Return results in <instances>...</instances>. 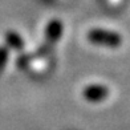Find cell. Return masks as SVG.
<instances>
[{"mask_svg": "<svg viewBox=\"0 0 130 130\" xmlns=\"http://www.w3.org/2000/svg\"><path fill=\"white\" fill-rule=\"evenodd\" d=\"M88 40L96 45H102L108 48H117L122 44V39L118 33L106 29H92L88 33Z\"/></svg>", "mask_w": 130, "mask_h": 130, "instance_id": "1", "label": "cell"}, {"mask_svg": "<svg viewBox=\"0 0 130 130\" xmlns=\"http://www.w3.org/2000/svg\"><path fill=\"white\" fill-rule=\"evenodd\" d=\"M84 98L89 102H100L105 100L109 94V89L104 85H89L86 86L84 92Z\"/></svg>", "mask_w": 130, "mask_h": 130, "instance_id": "2", "label": "cell"}, {"mask_svg": "<svg viewBox=\"0 0 130 130\" xmlns=\"http://www.w3.org/2000/svg\"><path fill=\"white\" fill-rule=\"evenodd\" d=\"M62 35V24L58 20H52L45 28V39L46 44H55Z\"/></svg>", "mask_w": 130, "mask_h": 130, "instance_id": "3", "label": "cell"}, {"mask_svg": "<svg viewBox=\"0 0 130 130\" xmlns=\"http://www.w3.org/2000/svg\"><path fill=\"white\" fill-rule=\"evenodd\" d=\"M5 41H7V44L13 49H21L23 46H24V41H23L21 36L19 33L13 32V31H9V32L5 33Z\"/></svg>", "mask_w": 130, "mask_h": 130, "instance_id": "4", "label": "cell"}, {"mask_svg": "<svg viewBox=\"0 0 130 130\" xmlns=\"http://www.w3.org/2000/svg\"><path fill=\"white\" fill-rule=\"evenodd\" d=\"M7 58H8V49L2 46L0 48V70L4 68L5 62H7Z\"/></svg>", "mask_w": 130, "mask_h": 130, "instance_id": "5", "label": "cell"}, {"mask_svg": "<svg viewBox=\"0 0 130 130\" xmlns=\"http://www.w3.org/2000/svg\"><path fill=\"white\" fill-rule=\"evenodd\" d=\"M27 60H28V57H25V56H21V57L19 58V67H20V68H24V67H25V62H27Z\"/></svg>", "mask_w": 130, "mask_h": 130, "instance_id": "6", "label": "cell"}]
</instances>
